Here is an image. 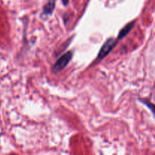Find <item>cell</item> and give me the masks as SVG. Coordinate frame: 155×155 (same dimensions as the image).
<instances>
[{"label": "cell", "mask_w": 155, "mask_h": 155, "mask_svg": "<svg viewBox=\"0 0 155 155\" xmlns=\"http://www.w3.org/2000/svg\"><path fill=\"white\" fill-rule=\"evenodd\" d=\"M135 24V21H132V22H130L129 24H127L122 30L120 31L119 34H118V39H123L124 37H125L130 31L133 29V26Z\"/></svg>", "instance_id": "3957f363"}, {"label": "cell", "mask_w": 155, "mask_h": 155, "mask_svg": "<svg viewBox=\"0 0 155 155\" xmlns=\"http://www.w3.org/2000/svg\"><path fill=\"white\" fill-rule=\"evenodd\" d=\"M116 45V40L113 38H110L107 40H106V42H104V45L101 47V50L99 51L98 54V59H102L105 57L106 55L109 54L110 51L113 49L114 46Z\"/></svg>", "instance_id": "7a4b0ae2"}, {"label": "cell", "mask_w": 155, "mask_h": 155, "mask_svg": "<svg viewBox=\"0 0 155 155\" xmlns=\"http://www.w3.org/2000/svg\"><path fill=\"white\" fill-rule=\"evenodd\" d=\"M55 4V0H48L47 4L44 7V12L47 15H51L52 13Z\"/></svg>", "instance_id": "277c9868"}, {"label": "cell", "mask_w": 155, "mask_h": 155, "mask_svg": "<svg viewBox=\"0 0 155 155\" xmlns=\"http://www.w3.org/2000/svg\"><path fill=\"white\" fill-rule=\"evenodd\" d=\"M72 52L71 51H68V52L63 54L61 57L59 58L58 60L55 62L54 67H53V71L54 72H58V71H60L62 69H64L68 65V64L71 61V58H72Z\"/></svg>", "instance_id": "6da1fadb"}, {"label": "cell", "mask_w": 155, "mask_h": 155, "mask_svg": "<svg viewBox=\"0 0 155 155\" xmlns=\"http://www.w3.org/2000/svg\"><path fill=\"white\" fill-rule=\"evenodd\" d=\"M62 2H63V3L64 5H68V2H69V0H62Z\"/></svg>", "instance_id": "5b68a950"}]
</instances>
